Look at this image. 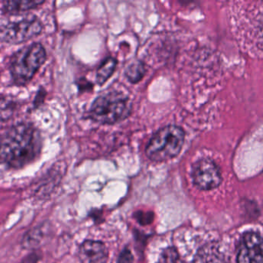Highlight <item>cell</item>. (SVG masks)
Returning <instances> with one entry per match:
<instances>
[{"label":"cell","mask_w":263,"mask_h":263,"mask_svg":"<svg viewBox=\"0 0 263 263\" xmlns=\"http://www.w3.org/2000/svg\"><path fill=\"white\" fill-rule=\"evenodd\" d=\"M16 104L12 100L0 98V127H4L13 117Z\"/></svg>","instance_id":"11"},{"label":"cell","mask_w":263,"mask_h":263,"mask_svg":"<svg viewBox=\"0 0 263 263\" xmlns=\"http://www.w3.org/2000/svg\"><path fill=\"white\" fill-rule=\"evenodd\" d=\"M42 143L39 132L31 124L12 127L0 141V163L21 168L37 158Z\"/></svg>","instance_id":"1"},{"label":"cell","mask_w":263,"mask_h":263,"mask_svg":"<svg viewBox=\"0 0 263 263\" xmlns=\"http://www.w3.org/2000/svg\"><path fill=\"white\" fill-rule=\"evenodd\" d=\"M262 244L258 232H246L240 240L237 263H263Z\"/></svg>","instance_id":"7"},{"label":"cell","mask_w":263,"mask_h":263,"mask_svg":"<svg viewBox=\"0 0 263 263\" xmlns=\"http://www.w3.org/2000/svg\"><path fill=\"white\" fill-rule=\"evenodd\" d=\"M81 259L85 263H105L108 258V250L104 243L87 240L81 245Z\"/></svg>","instance_id":"8"},{"label":"cell","mask_w":263,"mask_h":263,"mask_svg":"<svg viewBox=\"0 0 263 263\" xmlns=\"http://www.w3.org/2000/svg\"><path fill=\"white\" fill-rule=\"evenodd\" d=\"M184 137V130L179 126H165L152 137L146 146V155L158 162L172 159L181 152Z\"/></svg>","instance_id":"3"},{"label":"cell","mask_w":263,"mask_h":263,"mask_svg":"<svg viewBox=\"0 0 263 263\" xmlns=\"http://www.w3.org/2000/svg\"><path fill=\"white\" fill-rule=\"evenodd\" d=\"M157 263H183L176 249L169 247L164 249Z\"/></svg>","instance_id":"14"},{"label":"cell","mask_w":263,"mask_h":263,"mask_svg":"<svg viewBox=\"0 0 263 263\" xmlns=\"http://www.w3.org/2000/svg\"><path fill=\"white\" fill-rule=\"evenodd\" d=\"M117 64L118 62H117L116 59L111 57H109L103 61L97 71V83L99 85L104 84L113 75L114 72L116 69Z\"/></svg>","instance_id":"10"},{"label":"cell","mask_w":263,"mask_h":263,"mask_svg":"<svg viewBox=\"0 0 263 263\" xmlns=\"http://www.w3.org/2000/svg\"><path fill=\"white\" fill-rule=\"evenodd\" d=\"M145 66L141 61H136L130 64L126 70L125 74L129 81L132 83H138L142 79L145 74Z\"/></svg>","instance_id":"13"},{"label":"cell","mask_w":263,"mask_h":263,"mask_svg":"<svg viewBox=\"0 0 263 263\" xmlns=\"http://www.w3.org/2000/svg\"><path fill=\"white\" fill-rule=\"evenodd\" d=\"M47 53L42 44L34 43L26 46L15 53L10 64L13 81L20 85L25 84L36 74L45 62Z\"/></svg>","instance_id":"4"},{"label":"cell","mask_w":263,"mask_h":263,"mask_svg":"<svg viewBox=\"0 0 263 263\" xmlns=\"http://www.w3.org/2000/svg\"><path fill=\"white\" fill-rule=\"evenodd\" d=\"M194 183L201 190L216 189L222 181L219 167L209 158L198 160L192 169Z\"/></svg>","instance_id":"6"},{"label":"cell","mask_w":263,"mask_h":263,"mask_svg":"<svg viewBox=\"0 0 263 263\" xmlns=\"http://www.w3.org/2000/svg\"><path fill=\"white\" fill-rule=\"evenodd\" d=\"M134 256L128 249H124L120 254L118 263H133Z\"/></svg>","instance_id":"16"},{"label":"cell","mask_w":263,"mask_h":263,"mask_svg":"<svg viewBox=\"0 0 263 263\" xmlns=\"http://www.w3.org/2000/svg\"><path fill=\"white\" fill-rule=\"evenodd\" d=\"M195 263H227L226 256L215 243L204 245L197 252Z\"/></svg>","instance_id":"9"},{"label":"cell","mask_w":263,"mask_h":263,"mask_svg":"<svg viewBox=\"0 0 263 263\" xmlns=\"http://www.w3.org/2000/svg\"><path fill=\"white\" fill-rule=\"evenodd\" d=\"M39 258L36 254L33 253L31 255H28L27 258H24L22 263H37Z\"/></svg>","instance_id":"17"},{"label":"cell","mask_w":263,"mask_h":263,"mask_svg":"<svg viewBox=\"0 0 263 263\" xmlns=\"http://www.w3.org/2000/svg\"><path fill=\"white\" fill-rule=\"evenodd\" d=\"M132 110L128 96L122 92L109 91L95 99L89 110V117L99 124H115L127 119Z\"/></svg>","instance_id":"2"},{"label":"cell","mask_w":263,"mask_h":263,"mask_svg":"<svg viewBox=\"0 0 263 263\" xmlns=\"http://www.w3.org/2000/svg\"><path fill=\"white\" fill-rule=\"evenodd\" d=\"M44 230L42 228H37L35 230L31 231L24 238V246L26 247H34L37 246L44 237Z\"/></svg>","instance_id":"15"},{"label":"cell","mask_w":263,"mask_h":263,"mask_svg":"<svg viewBox=\"0 0 263 263\" xmlns=\"http://www.w3.org/2000/svg\"><path fill=\"white\" fill-rule=\"evenodd\" d=\"M42 29V24L37 17L27 16L0 27V38L9 44H21L37 36Z\"/></svg>","instance_id":"5"},{"label":"cell","mask_w":263,"mask_h":263,"mask_svg":"<svg viewBox=\"0 0 263 263\" xmlns=\"http://www.w3.org/2000/svg\"><path fill=\"white\" fill-rule=\"evenodd\" d=\"M44 4V1H9L6 2L4 7L10 13L27 11Z\"/></svg>","instance_id":"12"}]
</instances>
